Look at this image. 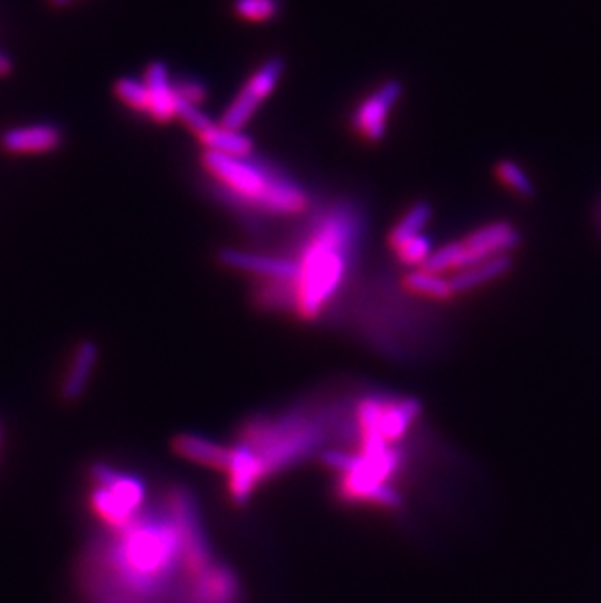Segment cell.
<instances>
[{"label": "cell", "mask_w": 601, "mask_h": 603, "mask_svg": "<svg viewBox=\"0 0 601 603\" xmlns=\"http://www.w3.org/2000/svg\"><path fill=\"white\" fill-rule=\"evenodd\" d=\"M360 219L336 209L317 223L301 248L289 285L291 309L305 321L319 319L348 278L352 252L360 241Z\"/></svg>", "instance_id": "6da1fadb"}, {"label": "cell", "mask_w": 601, "mask_h": 603, "mask_svg": "<svg viewBox=\"0 0 601 603\" xmlns=\"http://www.w3.org/2000/svg\"><path fill=\"white\" fill-rule=\"evenodd\" d=\"M118 533L108 559L121 588L137 598L157 596L176 566H182L178 525L170 514L164 520L137 518Z\"/></svg>", "instance_id": "7a4b0ae2"}, {"label": "cell", "mask_w": 601, "mask_h": 603, "mask_svg": "<svg viewBox=\"0 0 601 603\" xmlns=\"http://www.w3.org/2000/svg\"><path fill=\"white\" fill-rule=\"evenodd\" d=\"M201 164L231 200L241 201L270 215H299L309 209L307 190L274 162L248 157H229L203 151Z\"/></svg>", "instance_id": "3957f363"}, {"label": "cell", "mask_w": 601, "mask_h": 603, "mask_svg": "<svg viewBox=\"0 0 601 603\" xmlns=\"http://www.w3.org/2000/svg\"><path fill=\"white\" fill-rule=\"evenodd\" d=\"M321 424L315 416L291 410L276 418H258L242 428L241 442L262 461L266 475L283 471L317 451L322 442Z\"/></svg>", "instance_id": "277c9868"}, {"label": "cell", "mask_w": 601, "mask_h": 603, "mask_svg": "<svg viewBox=\"0 0 601 603\" xmlns=\"http://www.w3.org/2000/svg\"><path fill=\"white\" fill-rule=\"evenodd\" d=\"M90 510L114 531L125 529L143 514L145 484L131 475H123L108 465H94L90 471Z\"/></svg>", "instance_id": "5b68a950"}, {"label": "cell", "mask_w": 601, "mask_h": 603, "mask_svg": "<svg viewBox=\"0 0 601 603\" xmlns=\"http://www.w3.org/2000/svg\"><path fill=\"white\" fill-rule=\"evenodd\" d=\"M285 73V59L274 55L266 59L250 77L244 82L241 90L235 94L231 104L227 106L225 114L219 123L229 129L244 131V127L256 116L260 106L272 96L276 86L280 84Z\"/></svg>", "instance_id": "8992f818"}, {"label": "cell", "mask_w": 601, "mask_h": 603, "mask_svg": "<svg viewBox=\"0 0 601 603\" xmlns=\"http://www.w3.org/2000/svg\"><path fill=\"white\" fill-rule=\"evenodd\" d=\"M402 92V82L391 79L377 86L367 98L361 100L352 114V129L361 139L369 143H381L385 139L389 118L399 104Z\"/></svg>", "instance_id": "52a82bcc"}, {"label": "cell", "mask_w": 601, "mask_h": 603, "mask_svg": "<svg viewBox=\"0 0 601 603\" xmlns=\"http://www.w3.org/2000/svg\"><path fill=\"white\" fill-rule=\"evenodd\" d=\"M459 242H461V258H463L461 270H463L490 258L510 256V252H514L521 244V233L508 221H494L482 225L467 239Z\"/></svg>", "instance_id": "ba28073f"}, {"label": "cell", "mask_w": 601, "mask_h": 603, "mask_svg": "<svg viewBox=\"0 0 601 603\" xmlns=\"http://www.w3.org/2000/svg\"><path fill=\"white\" fill-rule=\"evenodd\" d=\"M65 141L63 129L55 123L18 125L2 131L0 149L12 157H40L55 153Z\"/></svg>", "instance_id": "9c48e42d"}, {"label": "cell", "mask_w": 601, "mask_h": 603, "mask_svg": "<svg viewBox=\"0 0 601 603\" xmlns=\"http://www.w3.org/2000/svg\"><path fill=\"white\" fill-rule=\"evenodd\" d=\"M217 258H219V264L229 270L260 276L270 282H291L297 272L295 260L283 258V256L262 254V252L223 248V250H219Z\"/></svg>", "instance_id": "30bf717a"}, {"label": "cell", "mask_w": 601, "mask_h": 603, "mask_svg": "<svg viewBox=\"0 0 601 603\" xmlns=\"http://www.w3.org/2000/svg\"><path fill=\"white\" fill-rule=\"evenodd\" d=\"M239 578L225 564L211 563L190 580L186 603H239Z\"/></svg>", "instance_id": "8fae6325"}, {"label": "cell", "mask_w": 601, "mask_h": 603, "mask_svg": "<svg viewBox=\"0 0 601 603\" xmlns=\"http://www.w3.org/2000/svg\"><path fill=\"white\" fill-rule=\"evenodd\" d=\"M143 82L149 92V118L157 123H170L176 120L178 94L170 69L164 61H153L143 73Z\"/></svg>", "instance_id": "7c38bea8"}, {"label": "cell", "mask_w": 601, "mask_h": 603, "mask_svg": "<svg viewBox=\"0 0 601 603\" xmlns=\"http://www.w3.org/2000/svg\"><path fill=\"white\" fill-rule=\"evenodd\" d=\"M96 362H98V346L94 342L84 340L75 348L67 375L61 385V395L65 401L73 402L81 399Z\"/></svg>", "instance_id": "4fadbf2b"}, {"label": "cell", "mask_w": 601, "mask_h": 603, "mask_svg": "<svg viewBox=\"0 0 601 603\" xmlns=\"http://www.w3.org/2000/svg\"><path fill=\"white\" fill-rule=\"evenodd\" d=\"M510 270H512V258L498 256V258H490V260H484V262L455 272L449 278V282H451L455 295H463L473 289H479L486 283L496 282L498 278H504Z\"/></svg>", "instance_id": "5bb4252c"}, {"label": "cell", "mask_w": 601, "mask_h": 603, "mask_svg": "<svg viewBox=\"0 0 601 603\" xmlns=\"http://www.w3.org/2000/svg\"><path fill=\"white\" fill-rule=\"evenodd\" d=\"M174 453H178L180 457L198 463L209 469H217V471H225L227 463H229V447H223L219 443L205 440L200 436H178L174 440Z\"/></svg>", "instance_id": "9a60e30c"}, {"label": "cell", "mask_w": 601, "mask_h": 603, "mask_svg": "<svg viewBox=\"0 0 601 603\" xmlns=\"http://www.w3.org/2000/svg\"><path fill=\"white\" fill-rule=\"evenodd\" d=\"M205 151L229 155V157H248L254 153V141L250 135L239 129H229L221 123H213L205 133L198 137Z\"/></svg>", "instance_id": "2e32d148"}, {"label": "cell", "mask_w": 601, "mask_h": 603, "mask_svg": "<svg viewBox=\"0 0 601 603\" xmlns=\"http://www.w3.org/2000/svg\"><path fill=\"white\" fill-rule=\"evenodd\" d=\"M432 205L430 201L420 200L416 201L404 215H402L401 221L389 231V246L393 250H397L399 246H402L404 242L422 235V231L428 227L430 219H432Z\"/></svg>", "instance_id": "e0dca14e"}, {"label": "cell", "mask_w": 601, "mask_h": 603, "mask_svg": "<svg viewBox=\"0 0 601 603\" xmlns=\"http://www.w3.org/2000/svg\"><path fill=\"white\" fill-rule=\"evenodd\" d=\"M404 287L410 293L428 297V299H436V301H449L455 297L453 287L447 276L430 272L426 268H414L406 274L404 278Z\"/></svg>", "instance_id": "ac0fdd59"}, {"label": "cell", "mask_w": 601, "mask_h": 603, "mask_svg": "<svg viewBox=\"0 0 601 603\" xmlns=\"http://www.w3.org/2000/svg\"><path fill=\"white\" fill-rule=\"evenodd\" d=\"M114 96L131 112L141 116L149 114V92L143 79L121 77L114 82Z\"/></svg>", "instance_id": "d6986e66"}, {"label": "cell", "mask_w": 601, "mask_h": 603, "mask_svg": "<svg viewBox=\"0 0 601 603\" xmlns=\"http://www.w3.org/2000/svg\"><path fill=\"white\" fill-rule=\"evenodd\" d=\"M494 172H496L498 180H500L502 184H506V186H508L514 194H518L520 198L531 200V198L535 196V184H533V180L529 178V174L521 168L518 162L504 159V161H500L496 164Z\"/></svg>", "instance_id": "ffe728a7"}, {"label": "cell", "mask_w": 601, "mask_h": 603, "mask_svg": "<svg viewBox=\"0 0 601 603\" xmlns=\"http://www.w3.org/2000/svg\"><path fill=\"white\" fill-rule=\"evenodd\" d=\"M235 14L248 22H270L281 10V0H235Z\"/></svg>", "instance_id": "44dd1931"}, {"label": "cell", "mask_w": 601, "mask_h": 603, "mask_svg": "<svg viewBox=\"0 0 601 603\" xmlns=\"http://www.w3.org/2000/svg\"><path fill=\"white\" fill-rule=\"evenodd\" d=\"M395 252H397V256H399V260L404 266H410L414 270V268H422L426 264V260L434 252V246H432L430 237H426L422 233V235L404 242Z\"/></svg>", "instance_id": "7402d4cb"}, {"label": "cell", "mask_w": 601, "mask_h": 603, "mask_svg": "<svg viewBox=\"0 0 601 603\" xmlns=\"http://www.w3.org/2000/svg\"><path fill=\"white\" fill-rule=\"evenodd\" d=\"M176 118L182 121L190 131H194L198 137L201 133H205L215 121L211 120L200 106L190 104L182 98H178V106H176Z\"/></svg>", "instance_id": "603a6c76"}, {"label": "cell", "mask_w": 601, "mask_h": 603, "mask_svg": "<svg viewBox=\"0 0 601 603\" xmlns=\"http://www.w3.org/2000/svg\"><path fill=\"white\" fill-rule=\"evenodd\" d=\"M174 88H176L178 98H182L190 104H196V106H201L207 98V86L200 79L180 77V79L174 81Z\"/></svg>", "instance_id": "cb8c5ba5"}, {"label": "cell", "mask_w": 601, "mask_h": 603, "mask_svg": "<svg viewBox=\"0 0 601 603\" xmlns=\"http://www.w3.org/2000/svg\"><path fill=\"white\" fill-rule=\"evenodd\" d=\"M12 73V61L0 51V79L8 77Z\"/></svg>", "instance_id": "d4e9b609"}, {"label": "cell", "mask_w": 601, "mask_h": 603, "mask_svg": "<svg viewBox=\"0 0 601 603\" xmlns=\"http://www.w3.org/2000/svg\"><path fill=\"white\" fill-rule=\"evenodd\" d=\"M75 2H79V0H47V4H49L51 8H55V10H61V8H67V6H73Z\"/></svg>", "instance_id": "484cf974"}]
</instances>
